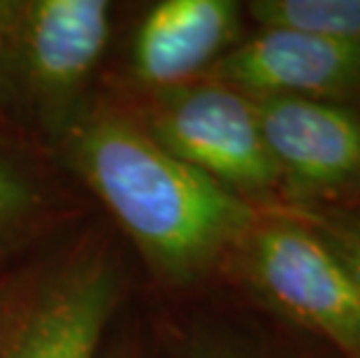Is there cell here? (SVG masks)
<instances>
[{"instance_id":"obj_9","label":"cell","mask_w":360,"mask_h":358,"mask_svg":"<svg viewBox=\"0 0 360 358\" xmlns=\"http://www.w3.org/2000/svg\"><path fill=\"white\" fill-rule=\"evenodd\" d=\"M247 7L260 28H290L328 40L360 42V0H256Z\"/></svg>"},{"instance_id":"obj_12","label":"cell","mask_w":360,"mask_h":358,"mask_svg":"<svg viewBox=\"0 0 360 358\" xmlns=\"http://www.w3.org/2000/svg\"><path fill=\"white\" fill-rule=\"evenodd\" d=\"M17 14H19V3L0 0V63L10 60L14 28H17Z\"/></svg>"},{"instance_id":"obj_3","label":"cell","mask_w":360,"mask_h":358,"mask_svg":"<svg viewBox=\"0 0 360 358\" xmlns=\"http://www.w3.org/2000/svg\"><path fill=\"white\" fill-rule=\"evenodd\" d=\"M144 128L184 163L242 198L272 193L283 184L254 101L224 84L198 79L158 91Z\"/></svg>"},{"instance_id":"obj_11","label":"cell","mask_w":360,"mask_h":358,"mask_svg":"<svg viewBox=\"0 0 360 358\" xmlns=\"http://www.w3.org/2000/svg\"><path fill=\"white\" fill-rule=\"evenodd\" d=\"M40 210V193L17 165L0 158V254L30 231Z\"/></svg>"},{"instance_id":"obj_6","label":"cell","mask_w":360,"mask_h":358,"mask_svg":"<svg viewBox=\"0 0 360 358\" xmlns=\"http://www.w3.org/2000/svg\"><path fill=\"white\" fill-rule=\"evenodd\" d=\"M202 79L249 98L297 96L342 101L360 94V42L290 28H260L228 49Z\"/></svg>"},{"instance_id":"obj_2","label":"cell","mask_w":360,"mask_h":358,"mask_svg":"<svg viewBox=\"0 0 360 358\" xmlns=\"http://www.w3.org/2000/svg\"><path fill=\"white\" fill-rule=\"evenodd\" d=\"M244 277L281 314L360 358V288L340 256L293 217L260 219L235 247Z\"/></svg>"},{"instance_id":"obj_13","label":"cell","mask_w":360,"mask_h":358,"mask_svg":"<svg viewBox=\"0 0 360 358\" xmlns=\"http://www.w3.org/2000/svg\"><path fill=\"white\" fill-rule=\"evenodd\" d=\"M112 358H135L133 352H128V349H121V352H117Z\"/></svg>"},{"instance_id":"obj_10","label":"cell","mask_w":360,"mask_h":358,"mask_svg":"<svg viewBox=\"0 0 360 358\" xmlns=\"http://www.w3.org/2000/svg\"><path fill=\"white\" fill-rule=\"evenodd\" d=\"M288 217L311 228L347 265L360 288V210L358 207H295Z\"/></svg>"},{"instance_id":"obj_4","label":"cell","mask_w":360,"mask_h":358,"mask_svg":"<svg viewBox=\"0 0 360 358\" xmlns=\"http://www.w3.org/2000/svg\"><path fill=\"white\" fill-rule=\"evenodd\" d=\"M121 295L110 256L86 251L49 272L0 319V358H98Z\"/></svg>"},{"instance_id":"obj_8","label":"cell","mask_w":360,"mask_h":358,"mask_svg":"<svg viewBox=\"0 0 360 358\" xmlns=\"http://www.w3.org/2000/svg\"><path fill=\"white\" fill-rule=\"evenodd\" d=\"M240 14L233 0H160L137 26L135 77L156 94L202 79L237 44Z\"/></svg>"},{"instance_id":"obj_1","label":"cell","mask_w":360,"mask_h":358,"mask_svg":"<svg viewBox=\"0 0 360 358\" xmlns=\"http://www.w3.org/2000/svg\"><path fill=\"white\" fill-rule=\"evenodd\" d=\"M65 158L165 281L200 277L258 221L247 198L119 112L101 108L68 124Z\"/></svg>"},{"instance_id":"obj_5","label":"cell","mask_w":360,"mask_h":358,"mask_svg":"<svg viewBox=\"0 0 360 358\" xmlns=\"http://www.w3.org/2000/svg\"><path fill=\"white\" fill-rule=\"evenodd\" d=\"M110 12L105 0L19 3L10 58L51 119L63 117L96 70L110 40Z\"/></svg>"},{"instance_id":"obj_7","label":"cell","mask_w":360,"mask_h":358,"mask_svg":"<svg viewBox=\"0 0 360 358\" xmlns=\"http://www.w3.org/2000/svg\"><path fill=\"white\" fill-rule=\"evenodd\" d=\"M283 184L333 191L360 177V117L333 101L297 96L251 98Z\"/></svg>"}]
</instances>
